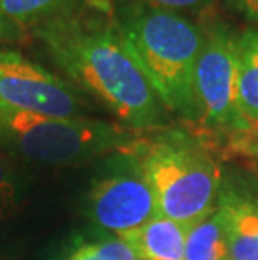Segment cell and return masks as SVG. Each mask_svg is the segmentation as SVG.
Wrapping results in <instances>:
<instances>
[{"mask_svg":"<svg viewBox=\"0 0 258 260\" xmlns=\"http://www.w3.org/2000/svg\"><path fill=\"white\" fill-rule=\"evenodd\" d=\"M29 34L64 79L102 104L119 124L136 131L168 128L166 109L128 51L111 14L84 10L44 22Z\"/></svg>","mask_w":258,"mask_h":260,"instance_id":"cell-1","label":"cell"},{"mask_svg":"<svg viewBox=\"0 0 258 260\" xmlns=\"http://www.w3.org/2000/svg\"><path fill=\"white\" fill-rule=\"evenodd\" d=\"M111 17L166 113L196 128L195 71L205 39L201 22L141 0H114Z\"/></svg>","mask_w":258,"mask_h":260,"instance_id":"cell-2","label":"cell"},{"mask_svg":"<svg viewBox=\"0 0 258 260\" xmlns=\"http://www.w3.org/2000/svg\"><path fill=\"white\" fill-rule=\"evenodd\" d=\"M131 154L151 186L158 215L193 225L215 212L222 180L200 131H146Z\"/></svg>","mask_w":258,"mask_h":260,"instance_id":"cell-3","label":"cell"},{"mask_svg":"<svg viewBox=\"0 0 258 260\" xmlns=\"http://www.w3.org/2000/svg\"><path fill=\"white\" fill-rule=\"evenodd\" d=\"M146 131L82 116L34 113L0 103V151L25 161L72 167L106 154H131Z\"/></svg>","mask_w":258,"mask_h":260,"instance_id":"cell-4","label":"cell"},{"mask_svg":"<svg viewBox=\"0 0 258 260\" xmlns=\"http://www.w3.org/2000/svg\"><path fill=\"white\" fill-rule=\"evenodd\" d=\"M203 47L195 71V92L200 108L201 135H225L230 140L251 131L238 108V52L235 34L223 19L205 15Z\"/></svg>","mask_w":258,"mask_h":260,"instance_id":"cell-5","label":"cell"},{"mask_svg":"<svg viewBox=\"0 0 258 260\" xmlns=\"http://www.w3.org/2000/svg\"><path fill=\"white\" fill-rule=\"evenodd\" d=\"M0 103L34 113L82 118L91 103L78 87L17 49L0 46Z\"/></svg>","mask_w":258,"mask_h":260,"instance_id":"cell-6","label":"cell"},{"mask_svg":"<svg viewBox=\"0 0 258 260\" xmlns=\"http://www.w3.org/2000/svg\"><path fill=\"white\" fill-rule=\"evenodd\" d=\"M86 207L92 222L118 237L158 215L153 190L133 154H121V168L92 183Z\"/></svg>","mask_w":258,"mask_h":260,"instance_id":"cell-7","label":"cell"},{"mask_svg":"<svg viewBox=\"0 0 258 260\" xmlns=\"http://www.w3.org/2000/svg\"><path fill=\"white\" fill-rule=\"evenodd\" d=\"M216 210L230 260H258V198L227 186L219 190Z\"/></svg>","mask_w":258,"mask_h":260,"instance_id":"cell-8","label":"cell"},{"mask_svg":"<svg viewBox=\"0 0 258 260\" xmlns=\"http://www.w3.org/2000/svg\"><path fill=\"white\" fill-rule=\"evenodd\" d=\"M190 223L156 215L138 229L121 235L139 260H185Z\"/></svg>","mask_w":258,"mask_h":260,"instance_id":"cell-9","label":"cell"},{"mask_svg":"<svg viewBox=\"0 0 258 260\" xmlns=\"http://www.w3.org/2000/svg\"><path fill=\"white\" fill-rule=\"evenodd\" d=\"M114 0H0V10L29 34L44 22L67 17L84 10L113 12Z\"/></svg>","mask_w":258,"mask_h":260,"instance_id":"cell-10","label":"cell"},{"mask_svg":"<svg viewBox=\"0 0 258 260\" xmlns=\"http://www.w3.org/2000/svg\"><path fill=\"white\" fill-rule=\"evenodd\" d=\"M237 52L238 108L253 129L258 124V25L238 34Z\"/></svg>","mask_w":258,"mask_h":260,"instance_id":"cell-11","label":"cell"},{"mask_svg":"<svg viewBox=\"0 0 258 260\" xmlns=\"http://www.w3.org/2000/svg\"><path fill=\"white\" fill-rule=\"evenodd\" d=\"M185 260H230L222 215L216 208L190 226L185 243Z\"/></svg>","mask_w":258,"mask_h":260,"instance_id":"cell-12","label":"cell"},{"mask_svg":"<svg viewBox=\"0 0 258 260\" xmlns=\"http://www.w3.org/2000/svg\"><path fill=\"white\" fill-rule=\"evenodd\" d=\"M27 195V180L14 158L0 151V220L10 218Z\"/></svg>","mask_w":258,"mask_h":260,"instance_id":"cell-13","label":"cell"},{"mask_svg":"<svg viewBox=\"0 0 258 260\" xmlns=\"http://www.w3.org/2000/svg\"><path fill=\"white\" fill-rule=\"evenodd\" d=\"M65 260H139L134 250L123 239L81 243L69 252Z\"/></svg>","mask_w":258,"mask_h":260,"instance_id":"cell-14","label":"cell"},{"mask_svg":"<svg viewBox=\"0 0 258 260\" xmlns=\"http://www.w3.org/2000/svg\"><path fill=\"white\" fill-rule=\"evenodd\" d=\"M155 7L174 10V12L185 14V15H206L210 14L213 7L218 4V0H141Z\"/></svg>","mask_w":258,"mask_h":260,"instance_id":"cell-15","label":"cell"},{"mask_svg":"<svg viewBox=\"0 0 258 260\" xmlns=\"http://www.w3.org/2000/svg\"><path fill=\"white\" fill-rule=\"evenodd\" d=\"M230 12L237 14L250 27L258 25V0H218Z\"/></svg>","mask_w":258,"mask_h":260,"instance_id":"cell-16","label":"cell"},{"mask_svg":"<svg viewBox=\"0 0 258 260\" xmlns=\"http://www.w3.org/2000/svg\"><path fill=\"white\" fill-rule=\"evenodd\" d=\"M27 32L10 20L2 10H0V46H9V44L24 42L27 39Z\"/></svg>","mask_w":258,"mask_h":260,"instance_id":"cell-17","label":"cell"},{"mask_svg":"<svg viewBox=\"0 0 258 260\" xmlns=\"http://www.w3.org/2000/svg\"><path fill=\"white\" fill-rule=\"evenodd\" d=\"M235 145H237V149L238 151H250L258 156V133H246V135L240 136L237 141H235ZM256 170H258V161H256Z\"/></svg>","mask_w":258,"mask_h":260,"instance_id":"cell-18","label":"cell"},{"mask_svg":"<svg viewBox=\"0 0 258 260\" xmlns=\"http://www.w3.org/2000/svg\"><path fill=\"white\" fill-rule=\"evenodd\" d=\"M251 131H253V133H258V124H256V126H255V128H253V129H251Z\"/></svg>","mask_w":258,"mask_h":260,"instance_id":"cell-19","label":"cell"}]
</instances>
